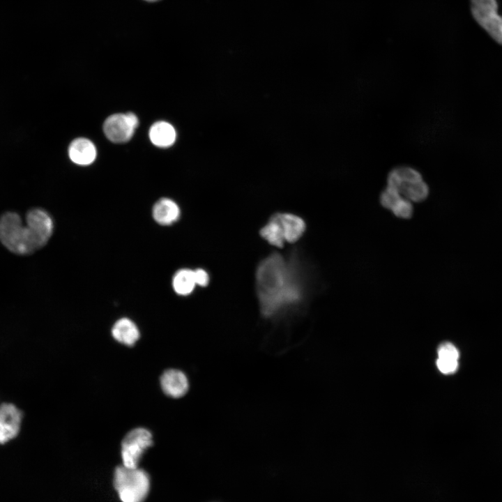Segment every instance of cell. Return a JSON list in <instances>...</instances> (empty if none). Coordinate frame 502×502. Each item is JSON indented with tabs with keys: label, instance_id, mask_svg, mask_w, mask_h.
<instances>
[{
	"label": "cell",
	"instance_id": "obj_17",
	"mask_svg": "<svg viewBox=\"0 0 502 502\" xmlns=\"http://www.w3.org/2000/svg\"><path fill=\"white\" fill-rule=\"evenodd\" d=\"M260 235L268 243L277 248H282L285 242L282 227L274 215L261 229Z\"/></svg>",
	"mask_w": 502,
	"mask_h": 502
},
{
	"label": "cell",
	"instance_id": "obj_9",
	"mask_svg": "<svg viewBox=\"0 0 502 502\" xmlns=\"http://www.w3.org/2000/svg\"><path fill=\"white\" fill-rule=\"evenodd\" d=\"M381 205L391 211L400 218L407 219L412 216V202L403 197L395 189L387 185L380 195Z\"/></svg>",
	"mask_w": 502,
	"mask_h": 502
},
{
	"label": "cell",
	"instance_id": "obj_5",
	"mask_svg": "<svg viewBox=\"0 0 502 502\" xmlns=\"http://www.w3.org/2000/svg\"><path fill=\"white\" fill-rule=\"evenodd\" d=\"M471 10L476 21L502 45V15L498 13L496 0H471Z\"/></svg>",
	"mask_w": 502,
	"mask_h": 502
},
{
	"label": "cell",
	"instance_id": "obj_7",
	"mask_svg": "<svg viewBox=\"0 0 502 502\" xmlns=\"http://www.w3.org/2000/svg\"><path fill=\"white\" fill-rule=\"evenodd\" d=\"M138 125V118L132 112L114 114L105 121L103 131L112 142L123 143L131 139Z\"/></svg>",
	"mask_w": 502,
	"mask_h": 502
},
{
	"label": "cell",
	"instance_id": "obj_6",
	"mask_svg": "<svg viewBox=\"0 0 502 502\" xmlns=\"http://www.w3.org/2000/svg\"><path fill=\"white\" fill-rule=\"evenodd\" d=\"M153 444L152 434L145 428H135L129 432L121 443L123 465L137 468L146 450Z\"/></svg>",
	"mask_w": 502,
	"mask_h": 502
},
{
	"label": "cell",
	"instance_id": "obj_10",
	"mask_svg": "<svg viewBox=\"0 0 502 502\" xmlns=\"http://www.w3.org/2000/svg\"><path fill=\"white\" fill-rule=\"evenodd\" d=\"M160 385L165 394L173 398L184 396L190 386L185 374L176 369L165 371L160 377Z\"/></svg>",
	"mask_w": 502,
	"mask_h": 502
},
{
	"label": "cell",
	"instance_id": "obj_8",
	"mask_svg": "<svg viewBox=\"0 0 502 502\" xmlns=\"http://www.w3.org/2000/svg\"><path fill=\"white\" fill-rule=\"evenodd\" d=\"M22 411L14 404L3 403L0 406V443L14 439L20 430Z\"/></svg>",
	"mask_w": 502,
	"mask_h": 502
},
{
	"label": "cell",
	"instance_id": "obj_18",
	"mask_svg": "<svg viewBox=\"0 0 502 502\" xmlns=\"http://www.w3.org/2000/svg\"><path fill=\"white\" fill-rule=\"evenodd\" d=\"M438 358L458 360L459 352L450 342L442 343L437 350Z\"/></svg>",
	"mask_w": 502,
	"mask_h": 502
},
{
	"label": "cell",
	"instance_id": "obj_14",
	"mask_svg": "<svg viewBox=\"0 0 502 502\" xmlns=\"http://www.w3.org/2000/svg\"><path fill=\"white\" fill-rule=\"evenodd\" d=\"M113 337L126 346H132L139 340L140 334L136 324L128 318L116 321L112 329Z\"/></svg>",
	"mask_w": 502,
	"mask_h": 502
},
{
	"label": "cell",
	"instance_id": "obj_19",
	"mask_svg": "<svg viewBox=\"0 0 502 502\" xmlns=\"http://www.w3.org/2000/svg\"><path fill=\"white\" fill-rule=\"evenodd\" d=\"M436 366L439 370L444 374H453L458 368V360L438 358Z\"/></svg>",
	"mask_w": 502,
	"mask_h": 502
},
{
	"label": "cell",
	"instance_id": "obj_3",
	"mask_svg": "<svg viewBox=\"0 0 502 502\" xmlns=\"http://www.w3.org/2000/svg\"><path fill=\"white\" fill-rule=\"evenodd\" d=\"M113 482L122 502H144L150 489L149 474L138 467L117 466Z\"/></svg>",
	"mask_w": 502,
	"mask_h": 502
},
{
	"label": "cell",
	"instance_id": "obj_20",
	"mask_svg": "<svg viewBox=\"0 0 502 502\" xmlns=\"http://www.w3.org/2000/svg\"><path fill=\"white\" fill-rule=\"evenodd\" d=\"M195 279L197 285L200 287H206L209 282V276L208 273L202 269L197 268L194 271Z\"/></svg>",
	"mask_w": 502,
	"mask_h": 502
},
{
	"label": "cell",
	"instance_id": "obj_13",
	"mask_svg": "<svg viewBox=\"0 0 502 502\" xmlns=\"http://www.w3.org/2000/svg\"><path fill=\"white\" fill-rule=\"evenodd\" d=\"M153 217L161 225H169L176 222L181 214L180 208L172 199L162 198L153 207Z\"/></svg>",
	"mask_w": 502,
	"mask_h": 502
},
{
	"label": "cell",
	"instance_id": "obj_12",
	"mask_svg": "<svg viewBox=\"0 0 502 502\" xmlns=\"http://www.w3.org/2000/svg\"><path fill=\"white\" fill-rule=\"evenodd\" d=\"M68 154L70 160L79 165H89L96 158V149L89 139L77 138L70 144Z\"/></svg>",
	"mask_w": 502,
	"mask_h": 502
},
{
	"label": "cell",
	"instance_id": "obj_2",
	"mask_svg": "<svg viewBox=\"0 0 502 502\" xmlns=\"http://www.w3.org/2000/svg\"><path fill=\"white\" fill-rule=\"evenodd\" d=\"M26 225L14 211L0 216V242L10 252L29 255L44 247L54 230L50 213L41 208H32L25 215Z\"/></svg>",
	"mask_w": 502,
	"mask_h": 502
},
{
	"label": "cell",
	"instance_id": "obj_21",
	"mask_svg": "<svg viewBox=\"0 0 502 502\" xmlns=\"http://www.w3.org/2000/svg\"><path fill=\"white\" fill-rule=\"evenodd\" d=\"M145 1H150V2H153V1H158V0H145Z\"/></svg>",
	"mask_w": 502,
	"mask_h": 502
},
{
	"label": "cell",
	"instance_id": "obj_1",
	"mask_svg": "<svg viewBox=\"0 0 502 502\" xmlns=\"http://www.w3.org/2000/svg\"><path fill=\"white\" fill-rule=\"evenodd\" d=\"M257 293L262 317L278 319L301 302L302 288L296 263L280 254L273 253L258 266Z\"/></svg>",
	"mask_w": 502,
	"mask_h": 502
},
{
	"label": "cell",
	"instance_id": "obj_11",
	"mask_svg": "<svg viewBox=\"0 0 502 502\" xmlns=\"http://www.w3.org/2000/svg\"><path fill=\"white\" fill-rule=\"evenodd\" d=\"M280 223L285 242L294 243L303 234L306 226L305 221L296 215L279 213L273 215Z\"/></svg>",
	"mask_w": 502,
	"mask_h": 502
},
{
	"label": "cell",
	"instance_id": "obj_15",
	"mask_svg": "<svg viewBox=\"0 0 502 502\" xmlns=\"http://www.w3.org/2000/svg\"><path fill=\"white\" fill-rule=\"evenodd\" d=\"M149 135L151 142L160 148L172 146L176 136L174 127L169 123L162 121H157L151 126Z\"/></svg>",
	"mask_w": 502,
	"mask_h": 502
},
{
	"label": "cell",
	"instance_id": "obj_16",
	"mask_svg": "<svg viewBox=\"0 0 502 502\" xmlns=\"http://www.w3.org/2000/svg\"><path fill=\"white\" fill-rule=\"evenodd\" d=\"M194 271L188 268L178 270L172 279L174 291L181 296L190 294L196 286Z\"/></svg>",
	"mask_w": 502,
	"mask_h": 502
},
{
	"label": "cell",
	"instance_id": "obj_4",
	"mask_svg": "<svg viewBox=\"0 0 502 502\" xmlns=\"http://www.w3.org/2000/svg\"><path fill=\"white\" fill-rule=\"evenodd\" d=\"M387 185L395 189L411 202L424 201L429 195V187L422 174L409 166L393 168L387 176Z\"/></svg>",
	"mask_w": 502,
	"mask_h": 502
}]
</instances>
